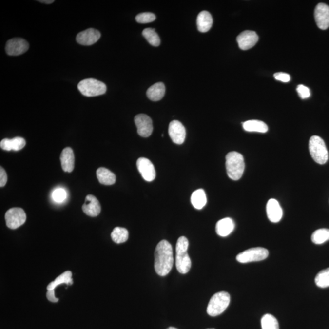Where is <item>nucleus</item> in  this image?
<instances>
[{"label":"nucleus","mask_w":329,"mask_h":329,"mask_svg":"<svg viewBox=\"0 0 329 329\" xmlns=\"http://www.w3.org/2000/svg\"><path fill=\"white\" fill-rule=\"evenodd\" d=\"M155 256V268L157 274L162 277L169 274L174 263L172 245L167 240L160 241L156 246Z\"/></svg>","instance_id":"1"},{"label":"nucleus","mask_w":329,"mask_h":329,"mask_svg":"<svg viewBox=\"0 0 329 329\" xmlns=\"http://www.w3.org/2000/svg\"><path fill=\"white\" fill-rule=\"evenodd\" d=\"M189 246V240L185 236L178 239L175 246V267L181 274H187L192 267L191 259L187 253Z\"/></svg>","instance_id":"2"},{"label":"nucleus","mask_w":329,"mask_h":329,"mask_svg":"<svg viewBox=\"0 0 329 329\" xmlns=\"http://www.w3.org/2000/svg\"><path fill=\"white\" fill-rule=\"evenodd\" d=\"M226 167L227 174L230 179L238 180L240 179L245 171V161L242 155L232 151L226 156Z\"/></svg>","instance_id":"3"},{"label":"nucleus","mask_w":329,"mask_h":329,"mask_svg":"<svg viewBox=\"0 0 329 329\" xmlns=\"http://www.w3.org/2000/svg\"><path fill=\"white\" fill-rule=\"evenodd\" d=\"M230 295L226 291L216 292L211 297L207 308V313L211 316L223 313L230 304Z\"/></svg>","instance_id":"4"},{"label":"nucleus","mask_w":329,"mask_h":329,"mask_svg":"<svg viewBox=\"0 0 329 329\" xmlns=\"http://www.w3.org/2000/svg\"><path fill=\"white\" fill-rule=\"evenodd\" d=\"M309 148L311 157L318 164L324 165L328 162V151L325 142L320 136H312L309 140Z\"/></svg>","instance_id":"5"},{"label":"nucleus","mask_w":329,"mask_h":329,"mask_svg":"<svg viewBox=\"0 0 329 329\" xmlns=\"http://www.w3.org/2000/svg\"><path fill=\"white\" fill-rule=\"evenodd\" d=\"M77 89L83 95L88 97L103 95L107 90L104 83L92 78L81 80L77 85Z\"/></svg>","instance_id":"6"},{"label":"nucleus","mask_w":329,"mask_h":329,"mask_svg":"<svg viewBox=\"0 0 329 329\" xmlns=\"http://www.w3.org/2000/svg\"><path fill=\"white\" fill-rule=\"evenodd\" d=\"M268 255L269 252L267 249L262 247L252 248L239 253L236 259L241 263L259 262L266 259Z\"/></svg>","instance_id":"7"},{"label":"nucleus","mask_w":329,"mask_h":329,"mask_svg":"<svg viewBox=\"0 0 329 329\" xmlns=\"http://www.w3.org/2000/svg\"><path fill=\"white\" fill-rule=\"evenodd\" d=\"M5 219L9 228L16 229L25 223L26 214L23 209L19 207H14L6 212Z\"/></svg>","instance_id":"8"},{"label":"nucleus","mask_w":329,"mask_h":329,"mask_svg":"<svg viewBox=\"0 0 329 329\" xmlns=\"http://www.w3.org/2000/svg\"><path fill=\"white\" fill-rule=\"evenodd\" d=\"M134 121L137 128L138 135L142 137H148L153 131L152 119L146 114H138L135 116Z\"/></svg>","instance_id":"9"},{"label":"nucleus","mask_w":329,"mask_h":329,"mask_svg":"<svg viewBox=\"0 0 329 329\" xmlns=\"http://www.w3.org/2000/svg\"><path fill=\"white\" fill-rule=\"evenodd\" d=\"M28 41L21 38H14L7 41L6 51L9 56H19L29 49Z\"/></svg>","instance_id":"10"},{"label":"nucleus","mask_w":329,"mask_h":329,"mask_svg":"<svg viewBox=\"0 0 329 329\" xmlns=\"http://www.w3.org/2000/svg\"><path fill=\"white\" fill-rule=\"evenodd\" d=\"M138 172L144 180L147 182H152L155 178V170L153 163L148 158H139L136 162Z\"/></svg>","instance_id":"11"},{"label":"nucleus","mask_w":329,"mask_h":329,"mask_svg":"<svg viewBox=\"0 0 329 329\" xmlns=\"http://www.w3.org/2000/svg\"><path fill=\"white\" fill-rule=\"evenodd\" d=\"M168 134L173 143L177 145H181L184 142L186 131L184 125L180 121L173 120L171 122L168 127Z\"/></svg>","instance_id":"12"},{"label":"nucleus","mask_w":329,"mask_h":329,"mask_svg":"<svg viewBox=\"0 0 329 329\" xmlns=\"http://www.w3.org/2000/svg\"><path fill=\"white\" fill-rule=\"evenodd\" d=\"M314 19L318 28L325 30L329 27V6L324 3H319L314 10Z\"/></svg>","instance_id":"13"},{"label":"nucleus","mask_w":329,"mask_h":329,"mask_svg":"<svg viewBox=\"0 0 329 329\" xmlns=\"http://www.w3.org/2000/svg\"><path fill=\"white\" fill-rule=\"evenodd\" d=\"M258 40V36L257 33L252 31H243L236 38L239 47L242 50H250L255 46Z\"/></svg>","instance_id":"14"},{"label":"nucleus","mask_w":329,"mask_h":329,"mask_svg":"<svg viewBox=\"0 0 329 329\" xmlns=\"http://www.w3.org/2000/svg\"><path fill=\"white\" fill-rule=\"evenodd\" d=\"M101 38V33L94 28H89L80 32L77 36V41L82 45H94Z\"/></svg>","instance_id":"15"},{"label":"nucleus","mask_w":329,"mask_h":329,"mask_svg":"<svg viewBox=\"0 0 329 329\" xmlns=\"http://www.w3.org/2000/svg\"><path fill=\"white\" fill-rule=\"evenodd\" d=\"M82 211L88 216H97L101 212V205L96 197L89 194L85 197V203L82 206Z\"/></svg>","instance_id":"16"},{"label":"nucleus","mask_w":329,"mask_h":329,"mask_svg":"<svg viewBox=\"0 0 329 329\" xmlns=\"http://www.w3.org/2000/svg\"><path fill=\"white\" fill-rule=\"evenodd\" d=\"M267 213L268 219L272 223H276L281 220L283 211L277 200L271 199L268 201Z\"/></svg>","instance_id":"17"},{"label":"nucleus","mask_w":329,"mask_h":329,"mask_svg":"<svg viewBox=\"0 0 329 329\" xmlns=\"http://www.w3.org/2000/svg\"><path fill=\"white\" fill-rule=\"evenodd\" d=\"M60 162L64 172H72L75 167V155L72 148L67 147L63 149L60 155Z\"/></svg>","instance_id":"18"},{"label":"nucleus","mask_w":329,"mask_h":329,"mask_svg":"<svg viewBox=\"0 0 329 329\" xmlns=\"http://www.w3.org/2000/svg\"><path fill=\"white\" fill-rule=\"evenodd\" d=\"M26 145V141L23 138L15 137L12 139L4 138L0 143V147L5 151H19Z\"/></svg>","instance_id":"19"},{"label":"nucleus","mask_w":329,"mask_h":329,"mask_svg":"<svg viewBox=\"0 0 329 329\" xmlns=\"http://www.w3.org/2000/svg\"><path fill=\"white\" fill-rule=\"evenodd\" d=\"M235 228V223L230 218H225L217 222L216 225V233L219 236H225L230 235Z\"/></svg>","instance_id":"20"},{"label":"nucleus","mask_w":329,"mask_h":329,"mask_svg":"<svg viewBox=\"0 0 329 329\" xmlns=\"http://www.w3.org/2000/svg\"><path fill=\"white\" fill-rule=\"evenodd\" d=\"M196 23L197 29L201 33H206L211 28L213 19L209 12L202 11L197 16Z\"/></svg>","instance_id":"21"},{"label":"nucleus","mask_w":329,"mask_h":329,"mask_svg":"<svg viewBox=\"0 0 329 329\" xmlns=\"http://www.w3.org/2000/svg\"><path fill=\"white\" fill-rule=\"evenodd\" d=\"M165 94V87L162 82H157L151 86L146 92L149 99L153 101H160Z\"/></svg>","instance_id":"22"},{"label":"nucleus","mask_w":329,"mask_h":329,"mask_svg":"<svg viewBox=\"0 0 329 329\" xmlns=\"http://www.w3.org/2000/svg\"><path fill=\"white\" fill-rule=\"evenodd\" d=\"M97 176L101 184L106 185H111L116 182V176L106 168H99L97 171Z\"/></svg>","instance_id":"23"},{"label":"nucleus","mask_w":329,"mask_h":329,"mask_svg":"<svg viewBox=\"0 0 329 329\" xmlns=\"http://www.w3.org/2000/svg\"><path fill=\"white\" fill-rule=\"evenodd\" d=\"M243 128L246 131L255 133H266L268 131L267 124L262 121L248 120L243 123Z\"/></svg>","instance_id":"24"},{"label":"nucleus","mask_w":329,"mask_h":329,"mask_svg":"<svg viewBox=\"0 0 329 329\" xmlns=\"http://www.w3.org/2000/svg\"><path fill=\"white\" fill-rule=\"evenodd\" d=\"M193 206L196 209H202L207 204L206 193L202 189H198L193 193L191 196Z\"/></svg>","instance_id":"25"},{"label":"nucleus","mask_w":329,"mask_h":329,"mask_svg":"<svg viewBox=\"0 0 329 329\" xmlns=\"http://www.w3.org/2000/svg\"><path fill=\"white\" fill-rule=\"evenodd\" d=\"M73 283L72 273L70 271H67L56 278L53 282H51L47 286V290H55L58 285L62 284L72 285Z\"/></svg>","instance_id":"26"},{"label":"nucleus","mask_w":329,"mask_h":329,"mask_svg":"<svg viewBox=\"0 0 329 329\" xmlns=\"http://www.w3.org/2000/svg\"><path fill=\"white\" fill-rule=\"evenodd\" d=\"M112 240L116 243H123L128 240L129 232L126 229L116 227L114 228L111 233Z\"/></svg>","instance_id":"27"},{"label":"nucleus","mask_w":329,"mask_h":329,"mask_svg":"<svg viewBox=\"0 0 329 329\" xmlns=\"http://www.w3.org/2000/svg\"><path fill=\"white\" fill-rule=\"evenodd\" d=\"M328 240H329V229H319L312 234L311 241L316 245H321Z\"/></svg>","instance_id":"28"},{"label":"nucleus","mask_w":329,"mask_h":329,"mask_svg":"<svg viewBox=\"0 0 329 329\" xmlns=\"http://www.w3.org/2000/svg\"><path fill=\"white\" fill-rule=\"evenodd\" d=\"M262 329H279L277 319L272 314H266L261 319Z\"/></svg>","instance_id":"29"},{"label":"nucleus","mask_w":329,"mask_h":329,"mask_svg":"<svg viewBox=\"0 0 329 329\" xmlns=\"http://www.w3.org/2000/svg\"><path fill=\"white\" fill-rule=\"evenodd\" d=\"M142 34L148 43L154 46H158L160 44V39L155 29L146 28L142 32Z\"/></svg>","instance_id":"30"},{"label":"nucleus","mask_w":329,"mask_h":329,"mask_svg":"<svg viewBox=\"0 0 329 329\" xmlns=\"http://www.w3.org/2000/svg\"><path fill=\"white\" fill-rule=\"evenodd\" d=\"M315 284L317 286L320 288H327L329 287V268L321 271L316 275Z\"/></svg>","instance_id":"31"},{"label":"nucleus","mask_w":329,"mask_h":329,"mask_svg":"<svg viewBox=\"0 0 329 329\" xmlns=\"http://www.w3.org/2000/svg\"><path fill=\"white\" fill-rule=\"evenodd\" d=\"M155 15L151 12H143V13L139 14L135 17L136 21L139 23H151L155 21Z\"/></svg>","instance_id":"32"},{"label":"nucleus","mask_w":329,"mask_h":329,"mask_svg":"<svg viewBox=\"0 0 329 329\" xmlns=\"http://www.w3.org/2000/svg\"><path fill=\"white\" fill-rule=\"evenodd\" d=\"M52 197L56 202H62L67 197V192L62 188H58V189L54 190L52 194Z\"/></svg>","instance_id":"33"},{"label":"nucleus","mask_w":329,"mask_h":329,"mask_svg":"<svg viewBox=\"0 0 329 329\" xmlns=\"http://www.w3.org/2000/svg\"><path fill=\"white\" fill-rule=\"evenodd\" d=\"M297 92L301 98L305 99L310 97V90L304 85H299L297 87Z\"/></svg>","instance_id":"34"},{"label":"nucleus","mask_w":329,"mask_h":329,"mask_svg":"<svg viewBox=\"0 0 329 329\" xmlns=\"http://www.w3.org/2000/svg\"><path fill=\"white\" fill-rule=\"evenodd\" d=\"M274 77L275 79L283 82H289L290 79H291V77H290V76L289 74L282 72L275 73Z\"/></svg>","instance_id":"35"},{"label":"nucleus","mask_w":329,"mask_h":329,"mask_svg":"<svg viewBox=\"0 0 329 329\" xmlns=\"http://www.w3.org/2000/svg\"><path fill=\"white\" fill-rule=\"evenodd\" d=\"M7 181V175L3 168H0V187H4Z\"/></svg>","instance_id":"36"},{"label":"nucleus","mask_w":329,"mask_h":329,"mask_svg":"<svg viewBox=\"0 0 329 329\" xmlns=\"http://www.w3.org/2000/svg\"><path fill=\"white\" fill-rule=\"evenodd\" d=\"M46 297H47L49 301L53 302H57L58 301V299L56 298L55 294V290H49V291L46 292Z\"/></svg>","instance_id":"37"},{"label":"nucleus","mask_w":329,"mask_h":329,"mask_svg":"<svg viewBox=\"0 0 329 329\" xmlns=\"http://www.w3.org/2000/svg\"><path fill=\"white\" fill-rule=\"evenodd\" d=\"M39 2H42L45 4H51L55 2L54 0H41V1H38Z\"/></svg>","instance_id":"38"},{"label":"nucleus","mask_w":329,"mask_h":329,"mask_svg":"<svg viewBox=\"0 0 329 329\" xmlns=\"http://www.w3.org/2000/svg\"><path fill=\"white\" fill-rule=\"evenodd\" d=\"M167 329H177L174 328V327H170V328H168Z\"/></svg>","instance_id":"39"},{"label":"nucleus","mask_w":329,"mask_h":329,"mask_svg":"<svg viewBox=\"0 0 329 329\" xmlns=\"http://www.w3.org/2000/svg\"></svg>","instance_id":"40"}]
</instances>
